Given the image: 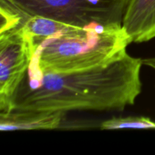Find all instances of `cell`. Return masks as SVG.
Listing matches in <instances>:
<instances>
[{"label":"cell","mask_w":155,"mask_h":155,"mask_svg":"<svg viewBox=\"0 0 155 155\" xmlns=\"http://www.w3.org/2000/svg\"><path fill=\"white\" fill-rule=\"evenodd\" d=\"M142 59L127 52L107 64L71 72L40 71L30 66L12 110H124L142 92Z\"/></svg>","instance_id":"cell-1"},{"label":"cell","mask_w":155,"mask_h":155,"mask_svg":"<svg viewBox=\"0 0 155 155\" xmlns=\"http://www.w3.org/2000/svg\"><path fill=\"white\" fill-rule=\"evenodd\" d=\"M130 43L122 24L81 27L42 42L30 66L51 72L89 69L120 58Z\"/></svg>","instance_id":"cell-2"},{"label":"cell","mask_w":155,"mask_h":155,"mask_svg":"<svg viewBox=\"0 0 155 155\" xmlns=\"http://www.w3.org/2000/svg\"><path fill=\"white\" fill-rule=\"evenodd\" d=\"M31 16L77 27L122 24L127 0H8Z\"/></svg>","instance_id":"cell-3"},{"label":"cell","mask_w":155,"mask_h":155,"mask_svg":"<svg viewBox=\"0 0 155 155\" xmlns=\"http://www.w3.org/2000/svg\"><path fill=\"white\" fill-rule=\"evenodd\" d=\"M34 52L33 41L23 27L0 33V113L12 109Z\"/></svg>","instance_id":"cell-4"},{"label":"cell","mask_w":155,"mask_h":155,"mask_svg":"<svg viewBox=\"0 0 155 155\" xmlns=\"http://www.w3.org/2000/svg\"><path fill=\"white\" fill-rule=\"evenodd\" d=\"M122 27L131 43L155 38V0H127Z\"/></svg>","instance_id":"cell-5"},{"label":"cell","mask_w":155,"mask_h":155,"mask_svg":"<svg viewBox=\"0 0 155 155\" xmlns=\"http://www.w3.org/2000/svg\"><path fill=\"white\" fill-rule=\"evenodd\" d=\"M66 113L35 110H12L0 113L2 132L61 129Z\"/></svg>","instance_id":"cell-6"},{"label":"cell","mask_w":155,"mask_h":155,"mask_svg":"<svg viewBox=\"0 0 155 155\" xmlns=\"http://www.w3.org/2000/svg\"><path fill=\"white\" fill-rule=\"evenodd\" d=\"M18 10L21 16L19 27H24L27 34L31 38L35 50L38 45L48 38L58 36L81 27L45 17L31 16L20 8H18Z\"/></svg>","instance_id":"cell-7"},{"label":"cell","mask_w":155,"mask_h":155,"mask_svg":"<svg viewBox=\"0 0 155 155\" xmlns=\"http://www.w3.org/2000/svg\"><path fill=\"white\" fill-rule=\"evenodd\" d=\"M102 130H155V122L143 116H129L112 117L99 125Z\"/></svg>","instance_id":"cell-8"},{"label":"cell","mask_w":155,"mask_h":155,"mask_svg":"<svg viewBox=\"0 0 155 155\" xmlns=\"http://www.w3.org/2000/svg\"><path fill=\"white\" fill-rule=\"evenodd\" d=\"M143 65L152 68L155 70V57L154 58H148L142 59Z\"/></svg>","instance_id":"cell-9"}]
</instances>
